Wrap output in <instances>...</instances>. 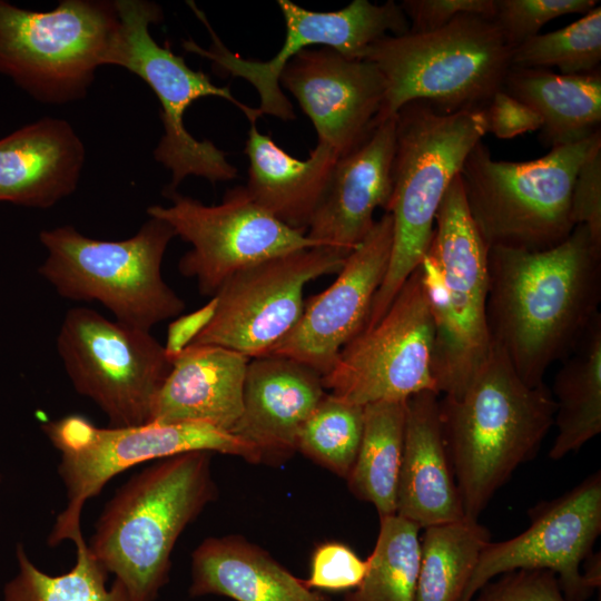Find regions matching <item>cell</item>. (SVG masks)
<instances>
[{"instance_id":"1","label":"cell","mask_w":601,"mask_h":601,"mask_svg":"<svg viewBox=\"0 0 601 601\" xmlns=\"http://www.w3.org/2000/svg\"><path fill=\"white\" fill-rule=\"evenodd\" d=\"M487 325L529 386L577 347L600 315L601 246L577 225L549 249L487 252Z\"/></svg>"},{"instance_id":"2","label":"cell","mask_w":601,"mask_h":601,"mask_svg":"<svg viewBox=\"0 0 601 601\" xmlns=\"http://www.w3.org/2000/svg\"><path fill=\"white\" fill-rule=\"evenodd\" d=\"M554 414L550 390L525 384L495 343L465 391L440 398L443 437L466 518L477 520L513 472L534 457Z\"/></svg>"},{"instance_id":"3","label":"cell","mask_w":601,"mask_h":601,"mask_svg":"<svg viewBox=\"0 0 601 601\" xmlns=\"http://www.w3.org/2000/svg\"><path fill=\"white\" fill-rule=\"evenodd\" d=\"M155 462L116 492L87 543L132 601L157 598L168 581L179 535L216 496L210 452H186Z\"/></svg>"},{"instance_id":"4","label":"cell","mask_w":601,"mask_h":601,"mask_svg":"<svg viewBox=\"0 0 601 601\" xmlns=\"http://www.w3.org/2000/svg\"><path fill=\"white\" fill-rule=\"evenodd\" d=\"M486 132L484 108L442 112L426 101L415 100L396 112L393 190L385 211L393 219L392 252L363 329L383 317L420 266L441 201L465 158Z\"/></svg>"},{"instance_id":"5","label":"cell","mask_w":601,"mask_h":601,"mask_svg":"<svg viewBox=\"0 0 601 601\" xmlns=\"http://www.w3.org/2000/svg\"><path fill=\"white\" fill-rule=\"evenodd\" d=\"M511 52L492 19L477 14H460L431 31L384 36L362 57L386 83L375 126L415 100L442 112L484 108L503 88Z\"/></svg>"},{"instance_id":"6","label":"cell","mask_w":601,"mask_h":601,"mask_svg":"<svg viewBox=\"0 0 601 601\" xmlns=\"http://www.w3.org/2000/svg\"><path fill=\"white\" fill-rule=\"evenodd\" d=\"M487 252L457 175L441 201L418 266L434 322L432 370L439 394L460 396L491 353Z\"/></svg>"},{"instance_id":"7","label":"cell","mask_w":601,"mask_h":601,"mask_svg":"<svg viewBox=\"0 0 601 601\" xmlns=\"http://www.w3.org/2000/svg\"><path fill=\"white\" fill-rule=\"evenodd\" d=\"M601 146V130L530 161L492 158L479 141L459 173L469 214L487 248H552L575 227L571 194L577 173Z\"/></svg>"},{"instance_id":"8","label":"cell","mask_w":601,"mask_h":601,"mask_svg":"<svg viewBox=\"0 0 601 601\" xmlns=\"http://www.w3.org/2000/svg\"><path fill=\"white\" fill-rule=\"evenodd\" d=\"M175 236L167 223L154 217L122 240L91 238L71 225L43 229L39 239L47 257L39 274L61 297L98 302L116 321L150 331L186 306L161 275L164 255Z\"/></svg>"},{"instance_id":"9","label":"cell","mask_w":601,"mask_h":601,"mask_svg":"<svg viewBox=\"0 0 601 601\" xmlns=\"http://www.w3.org/2000/svg\"><path fill=\"white\" fill-rule=\"evenodd\" d=\"M119 37L116 0H60L49 11L0 0V76L39 104L76 102L114 66Z\"/></svg>"},{"instance_id":"10","label":"cell","mask_w":601,"mask_h":601,"mask_svg":"<svg viewBox=\"0 0 601 601\" xmlns=\"http://www.w3.org/2000/svg\"><path fill=\"white\" fill-rule=\"evenodd\" d=\"M43 433L60 452L58 473L67 505L58 514L48 543L81 540L82 508L117 474L144 462L186 452L206 451L262 462L256 449L228 431L203 422L156 423L99 427L79 414L43 424Z\"/></svg>"},{"instance_id":"11","label":"cell","mask_w":601,"mask_h":601,"mask_svg":"<svg viewBox=\"0 0 601 601\" xmlns=\"http://www.w3.org/2000/svg\"><path fill=\"white\" fill-rule=\"evenodd\" d=\"M120 19V37L114 66L142 79L157 97L164 134L154 149V158L166 167L171 179L165 195L176 191L188 176L203 177L215 184L238 176L226 154L208 139L198 140L184 125L187 108L197 99L218 97L238 107L256 124L257 108L238 101L229 87L214 85L205 72L193 70L183 57L160 46L150 33V26L164 19L161 7L148 0H116Z\"/></svg>"},{"instance_id":"12","label":"cell","mask_w":601,"mask_h":601,"mask_svg":"<svg viewBox=\"0 0 601 601\" xmlns=\"http://www.w3.org/2000/svg\"><path fill=\"white\" fill-rule=\"evenodd\" d=\"M57 351L75 390L97 404L110 426L150 423L171 368L164 345L150 331L73 307L61 323Z\"/></svg>"},{"instance_id":"13","label":"cell","mask_w":601,"mask_h":601,"mask_svg":"<svg viewBox=\"0 0 601 601\" xmlns=\"http://www.w3.org/2000/svg\"><path fill=\"white\" fill-rule=\"evenodd\" d=\"M433 348L434 322L417 267L383 317L343 347L322 376L323 385L329 394L359 406L405 401L435 391Z\"/></svg>"},{"instance_id":"14","label":"cell","mask_w":601,"mask_h":601,"mask_svg":"<svg viewBox=\"0 0 601 601\" xmlns=\"http://www.w3.org/2000/svg\"><path fill=\"white\" fill-rule=\"evenodd\" d=\"M529 518L519 535L483 548L462 601H472L486 582L515 570L552 571L569 601H585L600 587V553H591L601 533L600 471L536 504Z\"/></svg>"},{"instance_id":"15","label":"cell","mask_w":601,"mask_h":601,"mask_svg":"<svg viewBox=\"0 0 601 601\" xmlns=\"http://www.w3.org/2000/svg\"><path fill=\"white\" fill-rule=\"evenodd\" d=\"M171 205H154L147 215L167 223L191 245L178 263L181 275L197 280L199 293L214 296L236 272L297 249L322 246L279 221L254 201L245 186L225 194L219 205L171 193Z\"/></svg>"},{"instance_id":"16","label":"cell","mask_w":601,"mask_h":601,"mask_svg":"<svg viewBox=\"0 0 601 601\" xmlns=\"http://www.w3.org/2000/svg\"><path fill=\"white\" fill-rule=\"evenodd\" d=\"M347 255L328 246L289 252L231 275L214 295L215 314L191 344L265 356L297 324L313 279L338 273Z\"/></svg>"},{"instance_id":"17","label":"cell","mask_w":601,"mask_h":601,"mask_svg":"<svg viewBox=\"0 0 601 601\" xmlns=\"http://www.w3.org/2000/svg\"><path fill=\"white\" fill-rule=\"evenodd\" d=\"M189 7L204 22L213 43L204 49L193 40H185L184 48L214 62L215 68L247 80L257 90L260 104L259 116L270 115L282 120H294L295 114L288 98L279 86V76L300 51L314 47H327L353 59H362L366 49L378 39L401 36L410 30V22L393 0L375 4L368 0H354L335 11H313L289 0H278L286 36L280 50L269 60L255 61L230 52L211 29L205 14L191 1Z\"/></svg>"},{"instance_id":"18","label":"cell","mask_w":601,"mask_h":601,"mask_svg":"<svg viewBox=\"0 0 601 601\" xmlns=\"http://www.w3.org/2000/svg\"><path fill=\"white\" fill-rule=\"evenodd\" d=\"M392 244L393 219L385 213L346 256L336 279L309 298L295 327L265 356L293 359L321 376L327 374L343 347L367 323Z\"/></svg>"},{"instance_id":"19","label":"cell","mask_w":601,"mask_h":601,"mask_svg":"<svg viewBox=\"0 0 601 601\" xmlns=\"http://www.w3.org/2000/svg\"><path fill=\"white\" fill-rule=\"evenodd\" d=\"M312 120L317 142L342 157L376 127L386 83L378 68L327 47L308 48L290 59L279 76Z\"/></svg>"},{"instance_id":"20","label":"cell","mask_w":601,"mask_h":601,"mask_svg":"<svg viewBox=\"0 0 601 601\" xmlns=\"http://www.w3.org/2000/svg\"><path fill=\"white\" fill-rule=\"evenodd\" d=\"M395 116L338 158L307 237L348 255L373 227L376 208H388L393 190Z\"/></svg>"},{"instance_id":"21","label":"cell","mask_w":601,"mask_h":601,"mask_svg":"<svg viewBox=\"0 0 601 601\" xmlns=\"http://www.w3.org/2000/svg\"><path fill=\"white\" fill-rule=\"evenodd\" d=\"M325 395L322 376L308 366L276 356L252 358L231 433L256 449L262 462H284L297 451L298 433Z\"/></svg>"},{"instance_id":"22","label":"cell","mask_w":601,"mask_h":601,"mask_svg":"<svg viewBox=\"0 0 601 601\" xmlns=\"http://www.w3.org/2000/svg\"><path fill=\"white\" fill-rule=\"evenodd\" d=\"M85 145L69 121L43 117L0 138V201L47 209L76 191Z\"/></svg>"},{"instance_id":"23","label":"cell","mask_w":601,"mask_h":601,"mask_svg":"<svg viewBox=\"0 0 601 601\" xmlns=\"http://www.w3.org/2000/svg\"><path fill=\"white\" fill-rule=\"evenodd\" d=\"M396 514L420 528L465 516L443 437L440 394L432 390L406 400Z\"/></svg>"},{"instance_id":"24","label":"cell","mask_w":601,"mask_h":601,"mask_svg":"<svg viewBox=\"0 0 601 601\" xmlns=\"http://www.w3.org/2000/svg\"><path fill=\"white\" fill-rule=\"evenodd\" d=\"M249 361L223 346L190 344L171 361L150 422H203L231 433L243 412Z\"/></svg>"},{"instance_id":"25","label":"cell","mask_w":601,"mask_h":601,"mask_svg":"<svg viewBox=\"0 0 601 601\" xmlns=\"http://www.w3.org/2000/svg\"><path fill=\"white\" fill-rule=\"evenodd\" d=\"M245 154L249 160L245 187L254 201L279 221L306 234L339 158L336 151L317 142L309 157L299 160L252 124Z\"/></svg>"},{"instance_id":"26","label":"cell","mask_w":601,"mask_h":601,"mask_svg":"<svg viewBox=\"0 0 601 601\" xmlns=\"http://www.w3.org/2000/svg\"><path fill=\"white\" fill-rule=\"evenodd\" d=\"M189 594L235 601H331L238 535L208 538L195 549Z\"/></svg>"},{"instance_id":"27","label":"cell","mask_w":601,"mask_h":601,"mask_svg":"<svg viewBox=\"0 0 601 601\" xmlns=\"http://www.w3.org/2000/svg\"><path fill=\"white\" fill-rule=\"evenodd\" d=\"M503 89L541 117L540 137L551 148L580 142L601 130L600 69L561 75L511 67Z\"/></svg>"},{"instance_id":"28","label":"cell","mask_w":601,"mask_h":601,"mask_svg":"<svg viewBox=\"0 0 601 601\" xmlns=\"http://www.w3.org/2000/svg\"><path fill=\"white\" fill-rule=\"evenodd\" d=\"M556 435L549 457L560 460L601 432V315L555 375Z\"/></svg>"},{"instance_id":"29","label":"cell","mask_w":601,"mask_h":601,"mask_svg":"<svg viewBox=\"0 0 601 601\" xmlns=\"http://www.w3.org/2000/svg\"><path fill=\"white\" fill-rule=\"evenodd\" d=\"M405 420L406 400L364 406L361 444L346 481L349 491L373 504L380 518L396 514Z\"/></svg>"},{"instance_id":"30","label":"cell","mask_w":601,"mask_h":601,"mask_svg":"<svg viewBox=\"0 0 601 601\" xmlns=\"http://www.w3.org/2000/svg\"><path fill=\"white\" fill-rule=\"evenodd\" d=\"M490 531L475 519L424 528L415 601H462Z\"/></svg>"},{"instance_id":"31","label":"cell","mask_w":601,"mask_h":601,"mask_svg":"<svg viewBox=\"0 0 601 601\" xmlns=\"http://www.w3.org/2000/svg\"><path fill=\"white\" fill-rule=\"evenodd\" d=\"M420 529L397 514L380 518L367 572L344 601H415L421 564Z\"/></svg>"},{"instance_id":"32","label":"cell","mask_w":601,"mask_h":601,"mask_svg":"<svg viewBox=\"0 0 601 601\" xmlns=\"http://www.w3.org/2000/svg\"><path fill=\"white\" fill-rule=\"evenodd\" d=\"M75 545V565L63 574L50 575L38 569L18 544L19 571L4 585L3 601H132L119 581L107 588L108 572L90 553L85 539Z\"/></svg>"},{"instance_id":"33","label":"cell","mask_w":601,"mask_h":601,"mask_svg":"<svg viewBox=\"0 0 601 601\" xmlns=\"http://www.w3.org/2000/svg\"><path fill=\"white\" fill-rule=\"evenodd\" d=\"M363 420L364 406L326 393L303 424L296 450L346 480L359 449Z\"/></svg>"},{"instance_id":"34","label":"cell","mask_w":601,"mask_h":601,"mask_svg":"<svg viewBox=\"0 0 601 601\" xmlns=\"http://www.w3.org/2000/svg\"><path fill=\"white\" fill-rule=\"evenodd\" d=\"M601 7L597 6L573 23L539 33L512 49L511 67H558L561 75H580L600 69Z\"/></svg>"},{"instance_id":"35","label":"cell","mask_w":601,"mask_h":601,"mask_svg":"<svg viewBox=\"0 0 601 601\" xmlns=\"http://www.w3.org/2000/svg\"><path fill=\"white\" fill-rule=\"evenodd\" d=\"M595 0H494L492 21L505 43L515 48L539 35L550 20L569 13H587Z\"/></svg>"},{"instance_id":"36","label":"cell","mask_w":601,"mask_h":601,"mask_svg":"<svg viewBox=\"0 0 601 601\" xmlns=\"http://www.w3.org/2000/svg\"><path fill=\"white\" fill-rule=\"evenodd\" d=\"M367 568V559H361L344 543L329 541L319 544L313 552L311 573L304 582L309 589L354 590L363 581Z\"/></svg>"},{"instance_id":"37","label":"cell","mask_w":601,"mask_h":601,"mask_svg":"<svg viewBox=\"0 0 601 601\" xmlns=\"http://www.w3.org/2000/svg\"><path fill=\"white\" fill-rule=\"evenodd\" d=\"M472 601H569L555 573L549 570H515L486 582Z\"/></svg>"},{"instance_id":"38","label":"cell","mask_w":601,"mask_h":601,"mask_svg":"<svg viewBox=\"0 0 601 601\" xmlns=\"http://www.w3.org/2000/svg\"><path fill=\"white\" fill-rule=\"evenodd\" d=\"M571 218L588 228L592 239L601 246V146L580 166L571 194Z\"/></svg>"},{"instance_id":"39","label":"cell","mask_w":601,"mask_h":601,"mask_svg":"<svg viewBox=\"0 0 601 601\" xmlns=\"http://www.w3.org/2000/svg\"><path fill=\"white\" fill-rule=\"evenodd\" d=\"M411 32L440 29L460 14H477L492 19L494 0H404L400 3Z\"/></svg>"},{"instance_id":"40","label":"cell","mask_w":601,"mask_h":601,"mask_svg":"<svg viewBox=\"0 0 601 601\" xmlns=\"http://www.w3.org/2000/svg\"><path fill=\"white\" fill-rule=\"evenodd\" d=\"M484 111L487 132L499 139H511L542 127L541 117L503 88L493 95Z\"/></svg>"},{"instance_id":"41","label":"cell","mask_w":601,"mask_h":601,"mask_svg":"<svg viewBox=\"0 0 601 601\" xmlns=\"http://www.w3.org/2000/svg\"><path fill=\"white\" fill-rule=\"evenodd\" d=\"M217 307V299L211 297L200 308L175 318L168 326L164 345L167 357L173 361L178 356L199 333L208 325Z\"/></svg>"}]
</instances>
